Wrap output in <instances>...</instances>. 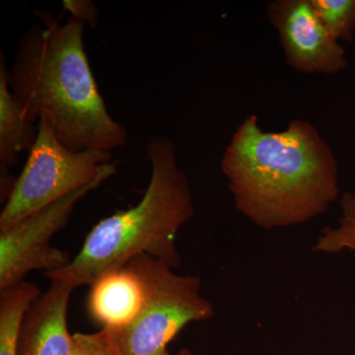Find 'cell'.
I'll return each mask as SVG.
<instances>
[{
	"label": "cell",
	"mask_w": 355,
	"mask_h": 355,
	"mask_svg": "<svg viewBox=\"0 0 355 355\" xmlns=\"http://www.w3.org/2000/svg\"><path fill=\"white\" fill-rule=\"evenodd\" d=\"M221 169L236 209L265 230L312 220L340 195L338 160L308 121L266 132L256 114L247 116L226 147Z\"/></svg>",
	"instance_id": "6da1fadb"
},
{
	"label": "cell",
	"mask_w": 355,
	"mask_h": 355,
	"mask_svg": "<svg viewBox=\"0 0 355 355\" xmlns=\"http://www.w3.org/2000/svg\"><path fill=\"white\" fill-rule=\"evenodd\" d=\"M21 37L8 69L11 92L32 121L46 118L72 151H111L127 141L125 128L112 118L84 50V23L62 24L43 13Z\"/></svg>",
	"instance_id": "7a4b0ae2"
},
{
	"label": "cell",
	"mask_w": 355,
	"mask_h": 355,
	"mask_svg": "<svg viewBox=\"0 0 355 355\" xmlns=\"http://www.w3.org/2000/svg\"><path fill=\"white\" fill-rule=\"evenodd\" d=\"M147 158L151 177L141 200L96 224L76 258L64 268L44 272L46 277L64 280L76 289L91 286L144 254L173 270L180 266L177 234L196 212L190 182L178 163L174 142L164 135L149 141Z\"/></svg>",
	"instance_id": "3957f363"
},
{
	"label": "cell",
	"mask_w": 355,
	"mask_h": 355,
	"mask_svg": "<svg viewBox=\"0 0 355 355\" xmlns=\"http://www.w3.org/2000/svg\"><path fill=\"white\" fill-rule=\"evenodd\" d=\"M127 266L139 277L144 299L132 323L109 330L119 355H171L168 345L184 327L216 314L214 305L200 293L202 280L197 275H178L144 254Z\"/></svg>",
	"instance_id": "277c9868"
},
{
	"label": "cell",
	"mask_w": 355,
	"mask_h": 355,
	"mask_svg": "<svg viewBox=\"0 0 355 355\" xmlns=\"http://www.w3.org/2000/svg\"><path fill=\"white\" fill-rule=\"evenodd\" d=\"M112 158L111 151L70 150L49 121L40 119L36 141L0 214V231L92 183Z\"/></svg>",
	"instance_id": "5b68a950"
},
{
	"label": "cell",
	"mask_w": 355,
	"mask_h": 355,
	"mask_svg": "<svg viewBox=\"0 0 355 355\" xmlns=\"http://www.w3.org/2000/svg\"><path fill=\"white\" fill-rule=\"evenodd\" d=\"M116 162L110 163L92 183L0 231V291L24 282L32 270H43L44 273L69 265V254L51 247V239L69 223L77 203L116 174Z\"/></svg>",
	"instance_id": "8992f818"
},
{
	"label": "cell",
	"mask_w": 355,
	"mask_h": 355,
	"mask_svg": "<svg viewBox=\"0 0 355 355\" xmlns=\"http://www.w3.org/2000/svg\"><path fill=\"white\" fill-rule=\"evenodd\" d=\"M266 10L291 69L330 76L347 69L345 49L319 19L311 0H275Z\"/></svg>",
	"instance_id": "52a82bcc"
},
{
	"label": "cell",
	"mask_w": 355,
	"mask_h": 355,
	"mask_svg": "<svg viewBox=\"0 0 355 355\" xmlns=\"http://www.w3.org/2000/svg\"><path fill=\"white\" fill-rule=\"evenodd\" d=\"M74 286L62 279H51L26 313L18 338L17 355H69L73 335L67 327V310Z\"/></svg>",
	"instance_id": "ba28073f"
},
{
	"label": "cell",
	"mask_w": 355,
	"mask_h": 355,
	"mask_svg": "<svg viewBox=\"0 0 355 355\" xmlns=\"http://www.w3.org/2000/svg\"><path fill=\"white\" fill-rule=\"evenodd\" d=\"M144 291L137 273L130 266L105 273L91 286L88 311L103 329L125 328L139 315Z\"/></svg>",
	"instance_id": "9c48e42d"
},
{
	"label": "cell",
	"mask_w": 355,
	"mask_h": 355,
	"mask_svg": "<svg viewBox=\"0 0 355 355\" xmlns=\"http://www.w3.org/2000/svg\"><path fill=\"white\" fill-rule=\"evenodd\" d=\"M38 135V128L29 120L20 103L11 92L8 69L1 57L0 64V166L1 173L17 164L21 153L31 150Z\"/></svg>",
	"instance_id": "30bf717a"
},
{
	"label": "cell",
	"mask_w": 355,
	"mask_h": 355,
	"mask_svg": "<svg viewBox=\"0 0 355 355\" xmlns=\"http://www.w3.org/2000/svg\"><path fill=\"white\" fill-rule=\"evenodd\" d=\"M0 292V355H17L21 324L41 292L27 282Z\"/></svg>",
	"instance_id": "8fae6325"
},
{
	"label": "cell",
	"mask_w": 355,
	"mask_h": 355,
	"mask_svg": "<svg viewBox=\"0 0 355 355\" xmlns=\"http://www.w3.org/2000/svg\"><path fill=\"white\" fill-rule=\"evenodd\" d=\"M340 216L336 227L320 232L313 251L324 254L355 252V190L345 191L340 200Z\"/></svg>",
	"instance_id": "7c38bea8"
},
{
	"label": "cell",
	"mask_w": 355,
	"mask_h": 355,
	"mask_svg": "<svg viewBox=\"0 0 355 355\" xmlns=\"http://www.w3.org/2000/svg\"><path fill=\"white\" fill-rule=\"evenodd\" d=\"M311 3L319 19L336 41H354L355 0H311Z\"/></svg>",
	"instance_id": "4fadbf2b"
},
{
	"label": "cell",
	"mask_w": 355,
	"mask_h": 355,
	"mask_svg": "<svg viewBox=\"0 0 355 355\" xmlns=\"http://www.w3.org/2000/svg\"><path fill=\"white\" fill-rule=\"evenodd\" d=\"M69 355H119L111 333L107 329L93 334L73 335Z\"/></svg>",
	"instance_id": "5bb4252c"
},
{
	"label": "cell",
	"mask_w": 355,
	"mask_h": 355,
	"mask_svg": "<svg viewBox=\"0 0 355 355\" xmlns=\"http://www.w3.org/2000/svg\"><path fill=\"white\" fill-rule=\"evenodd\" d=\"M62 6L65 11L71 14V17L84 24L97 28L99 23V9L90 0H64Z\"/></svg>",
	"instance_id": "9a60e30c"
},
{
	"label": "cell",
	"mask_w": 355,
	"mask_h": 355,
	"mask_svg": "<svg viewBox=\"0 0 355 355\" xmlns=\"http://www.w3.org/2000/svg\"><path fill=\"white\" fill-rule=\"evenodd\" d=\"M177 355H198L191 352L190 349H183Z\"/></svg>",
	"instance_id": "2e32d148"
}]
</instances>
